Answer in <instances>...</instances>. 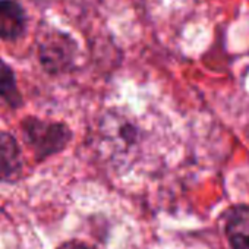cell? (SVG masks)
Listing matches in <instances>:
<instances>
[{
	"instance_id": "cell-2",
	"label": "cell",
	"mask_w": 249,
	"mask_h": 249,
	"mask_svg": "<svg viewBox=\"0 0 249 249\" xmlns=\"http://www.w3.org/2000/svg\"><path fill=\"white\" fill-rule=\"evenodd\" d=\"M76 56L75 40L59 31L47 30L38 37V57L47 73L59 75L72 69Z\"/></svg>"
},
{
	"instance_id": "cell-5",
	"label": "cell",
	"mask_w": 249,
	"mask_h": 249,
	"mask_svg": "<svg viewBox=\"0 0 249 249\" xmlns=\"http://www.w3.org/2000/svg\"><path fill=\"white\" fill-rule=\"evenodd\" d=\"M224 231L231 249H249V205H237L227 213Z\"/></svg>"
},
{
	"instance_id": "cell-1",
	"label": "cell",
	"mask_w": 249,
	"mask_h": 249,
	"mask_svg": "<svg viewBox=\"0 0 249 249\" xmlns=\"http://www.w3.org/2000/svg\"><path fill=\"white\" fill-rule=\"evenodd\" d=\"M21 129L27 145L33 150L38 161L65 150L72 138V132L65 123L40 119L37 116L24 117Z\"/></svg>"
},
{
	"instance_id": "cell-7",
	"label": "cell",
	"mask_w": 249,
	"mask_h": 249,
	"mask_svg": "<svg viewBox=\"0 0 249 249\" xmlns=\"http://www.w3.org/2000/svg\"><path fill=\"white\" fill-rule=\"evenodd\" d=\"M57 249H97V248L87 245L84 242H79V240H69V242L62 243Z\"/></svg>"
},
{
	"instance_id": "cell-4",
	"label": "cell",
	"mask_w": 249,
	"mask_h": 249,
	"mask_svg": "<svg viewBox=\"0 0 249 249\" xmlns=\"http://www.w3.org/2000/svg\"><path fill=\"white\" fill-rule=\"evenodd\" d=\"M27 31V14L17 0H0V38L15 41Z\"/></svg>"
},
{
	"instance_id": "cell-3",
	"label": "cell",
	"mask_w": 249,
	"mask_h": 249,
	"mask_svg": "<svg viewBox=\"0 0 249 249\" xmlns=\"http://www.w3.org/2000/svg\"><path fill=\"white\" fill-rule=\"evenodd\" d=\"M24 159L17 138L6 131H0V182L14 183L21 179Z\"/></svg>"
},
{
	"instance_id": "cell-6",
	"label": "cell",
	"mask_w": 249,
	"mask_h": 249,
	"mask_svg": "<svg viewBox=\"0 0 249 249\" xmlns=\"http://www.w3.org/2000/svg\"><path fill=\"white\" fill-rule=\"evenodd\" d=\"M0 97L14 110L19 108L24 104L17 75L11 65H8L2 57H0Z\"/></svg>"
}]
</instances>
